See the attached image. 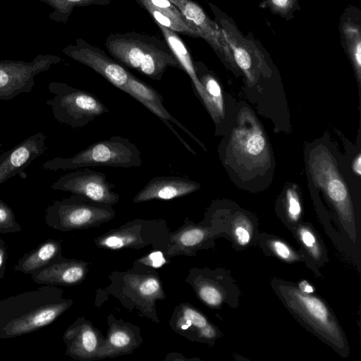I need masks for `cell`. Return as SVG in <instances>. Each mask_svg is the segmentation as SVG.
<instances>
[{
	"mask_svg": "<svg viewBox=\"0 0 361 361\" xmlns=\"http://www.w3.org/2000/svg\"><path fill=\"white\" fill-rule=\"evenodd\" d=\"M61 288L44 285L0 300V338H13L42 329L73 304Z\"/></svg>",
	"mask_w": 361,
	"mask_h": 361,
	"instance_id": "6da1fadb",
	"label": "cell"
},
{
	"mask_svg": "<svg viewBox=\"0 0 361 361\" xmlns=\"http://www.w3.org/2000/svg\"><path fill=\"white\" fill-rule=\"evenodd\" d=\"M105 46L116 61L160 81L168 67L181 66L165 41L137 32L111 33Z\"/></svg>",
	"mask_w": 361,
	"mask_h": 361,
	"instance_id": "7a4b0ae2",
	"label": "cell"
},
{
	"mask_svg": "<svg viewBox=\"0 0 361 361\" xmlns=\"http://www.w3.org/2000/svg\"><path fill=\"white\" fill-rule=\"evenodd\" d=\"M141 154L129 139L113 136L92 143L70 157H55L43 163L48 171L75 170L82 168L109 166L131 168L141 166Z\"/></svg>",
	"mask_w": 361,
	"mask_h": 361,
	"instance_id": "3957f363",
	"label": "cell"
},
{
	"mask_svg": "<svg viewBox=\"0 0 361 361\" xmlns=\"http://www.w3.org/2000/svg\"><path fill=\"white\" fill-rule=\"evenodd\" d=\"M209 4L214 16V21L220 27L235 62L248 85L255 86L262 80L269 79L273 72L272 63L259 41L251 33L244 35L231 17L216 6Z\"/></svg>",
	"mask_w": 361,
	"mask_h": 361,
	"instance_id": "277c9868",
	"label": "cell"
},
{
	"mask_svg": "<svg viewBox=\"0 0 361 361\" xmlns=\"http://www.w3.org/2000/svg\"><path fill=\"white\" fill-rule=\"evenodd\" d=\"M48 90L53 94L46 102L54 118L72 128H82L96 117L109 114V109L93 94L65 82H51Z\"/></svg>",
	"mask_w": 361,
	"mask_h": 361,
	"instance_id": "5b68a950",
	"label": "cell"
},
{
	"mask_svg": "<svg viewBox=\"0 0 361 361\" xmlns=\"http://www.w3.org/2000/svg\"><path fill=\"white\" fill-rule=\"evenodd\" d=\"M115 216L111 205L73 195L54 201L46 209V224L61 231H71L97 226Z\"/></svg>",
	"mask_w": 361,
	"mask_h": 361,
	"instance_id": "8992f818",
	"label": "cell"
},
{
	"mask_svg": "<svg viewBox=\"0 0 361 361\" xmlns=\"http://www.w3.org/2000/svg\"><path fill=\"white\" fill-rule=\"evenodd\" d=\"M309 167L314 183L325 193L340 217L346 223L352 222L350 193L331 154L324 147H317L310 155Z\"/></svg>",
	"mask_w": 361,
	"mask_h": 361,
	"instance_id": "52a82bcc",
	"label": "cell"
},
{
	"mask_svg": "<svg viewBox=\"0 0 361 361\" xmlns=\"http://www.w3.org/2000/svg\"><path fill=\"white\" fill-rule=\"evenodd\" d=\"M238 121L231 139L233 156L239 165L249 171L264 167L269 159L264 132L250 111H241Z\"/></svg>",
	"mask_w": 361,
	"mask_h": 361,
	"instance_id": "ba28073f",
	"label": "cell"
},
{
	"mask_svg": "<svg viewBox=\"0 0 361 361\" xmlns=\"http://www.w3.org/2000/svg\"><path fill=\"white\" fill-rule=\"evenodd\" d=\"M61 58L54 55H37L32 61H0V100H11L23 93H29L35 86V77L59 63Z\"/></svg>",
	"mask_w": 361,
	"mask_h": 361,
	"instance_id": "9c48e42d",
	"label": "cell"
},
{
	"mask_svg": "<svg viewBox=\"0 0 361 361\" xmlns=\"http://www.w3.org/2000/svg\"><path fill=\"white\" fill-rule=\"evenodd\" d=\"M51 188L110 205L119 200L118 194L113 191V185L107 180L106 176L89 168L75 169L66 173L51 185Z\"/></svg>",
	"mask_w": 361,
	"mask_h": 361,
	"instance_id": "30bf717a",
	"label": "cell"
},
{
	"mask_svg": "<svg viewBox=\"0 0 361 361\" xmlns=\"http://www.w3.org/2000/svg\"><path fill=\"white\" fill-rule=\"evenodd\" d=\"M63 53L90 68L118 89L126 83L129 72L102 49L78 38L75 44H69Z\"/></svg>",
	"mask_w": 361,
	"mask_h": 361,
	"instance_id": "8fae6325",
	"label": "cell"
},
{
	"mask_svg": "<svg viewBox=\"0 0 361 361\" xmlns=\"http://www.w3.org/2000/svg\"><path fill=\"white\" fill-rule=\"evenodd\" d=\"M288 306L325 336L338 343L341 341L338 329L326 305L317 298L307 295L295 287L282 290Z\"/></svg>",
	"mask_w": 361,
	"mask_h": 361,
	"instance_id": "7c38bea8",
	"label": "cell"
},
{
	"mask_svg": "<svg viewBox=\"0 0 361 361\" xmlns=\"http://www.w3.org/2000/svg\"><path fill=\"white\" fill-rule=\"evenodd\" d=\"M169 1L201 31L202 39L210 45L226 66L235 71L239 70L220 27L200 5L192 0Z\"/></svg>",
	"mask_w": 361,
	"mask_h": 361,
	"instance_id": "4fadbf2b",
	"label": "cell"
},
{
	"mask_svg": "<svg viewBox=\"0 0 361 361\" xmlns=\"http://www.w3.org/2000/svg\"><path fill=\"white\" fill-rule=\"evenodd\" d=\"M121 90L133 97L159 117L178 137L184 147L192 154L196 155V152L173 128L171 123H173L183 130L192 140L197 142V144L204 149V150L207 151L203 143L167 111L163 104L162 96L152 87L142 81L129 72L128 80Z\"/></svg>",
	"mask_w": 361,
	"mask_h": 361,
	"instance_id": "5bb4252c",
	"label": "cell"
},
{
	"mask_svg": "<svg viewBox=\"0 0 361 361\" xmlns=\"http://www.w3.org/2000/svg\"><path fill=\"white\" fill-rule=\"evenodd\" d=\"M46 149V136L38 132L0 154V185L23 173Z\"/></svg>",
	"mask_w": 361,
	"mask_h": 361,
	"instance_id": "9a60e30c",
	"label": "cell"
},
{
	"mask_svg": "<svg viewBox=\"0 0 361 361\" xmlns=\"http://www.w3.org/2000/svg\"><path fill=\"white\" fill-rule=\"evenodd\" d=\"M63 340L66 344V355L81 361L97 359V352L105 341L92 324L84 318H78L66 329Z\"/></svg>",
	"mask_w": 361,
	"mask_h": 361,
	"instance_id": "2e32d148",
	"label": "cell"
},
{
	"mask_svg": "<svg viewBox=\"0 0 361 361\" xmlns=\"http://www.w3.org/2000/svg\"><path fill=\"white\" fill-rule=\"evenodd\" d=\"M338 32L341 46L355 73L358 85L361 81V10L348 5L341 15Z\"/></svg>",
	"mask_w": 361,
	"mask_h": 361,
	"instance_id": "e0dca14e",
	"label": "cell"
},
{
	"mask_svg": "<svg viewBox=\"0 0 361 361\" xmlns=\"http://www.w3.org/2000/svg\"><path fill=\"white\" fill-rule=\"evenodd\" d=\"M200 188L192 180L180 176H163L152 178L134 197L140 203L154 200H169L191 194Z\"/></svg>",
	"mask_w": 361,
	"mask_h": 361,
	"instance_id": "ac0fdd59",
	"label": "cell"
},
{
	"mask_svg": "<svg viewBox=\"0 0 361 361\" xmlns=\"http://www.w3.org/2000/svg\"><path fill=\"white\" fill-rule=\"evenodd\" d=\"M87 271V262L62 257L30 276L37 284L71 286L82 282Z\"/></svg>",
	"mask_w": 361,
	"mask_h": 361,
	"instance_id": "d6986e66",
	"label": "cell"
},
{
	"mask_svg": "<svg viewBox=\"0 0 361 361\" xmlns=\"http://www.w3.org/2000/svg\"><path fill=\"white\" fill-rule=\"evenodd\" d=\"M131 327L123 322H111L106 338L97 352V359L129 354L136 348L140 338Z\"/></svg>",
	"mask_w": 361,
	"mask_h": 361,
	"instance_id": "ffe728a7",
	"label": "cell"
},
{
	"mask_svg": "<svg viewBox=\"0 0 361 361\" xmlns=\"http://www.w3.org/2000/svg\"><path fill=\"white\" fill-rule=\"evenodd\" d=\"M62 257L61 243L49 238L22 256L15 264L13 270L31 275Z\"/></svg>",
	"mask_w": 361,
	"mask_h": 361,
	"instance_id": "44dd1931",
	"label": "cell"
},
{
	"mask_svg": "<svg viewBox=\"0 0 361 361\" xmlns=\"http://www.w3.org/2000/svg\"><path fill=\"white\" fill-rule=\"evenodd\" d=\"M156 24L159 27L172 53L179 62L181 69L190 78L195 95L200 98L204 107L207 108L208 105L207 95L204 87L197 78L193 61L186 46L177 35L178 33L157 23Z\"/></svg>",
	"mask_w": 361,
	"mask_h": 361,
	"instance_id": "7402d4cb",
	"label": "cell"
},
{
	"mask_svg": "<svg viewBox=\"0 0 361 361\" xmlns=\"http://www.w3.org/2000/svg\"><path fill=\"white\" fill-rule=\"evenodd\" d=\"M128 293L139 305H154L156 300L165 298L159 280L152 275H128L125 277Z\"/></svg>",
	"mask_w": 361,
	"mask_h": 361,
	"instance_id": "603a6c76",
	"label": "cell"
},
{
	"mask_svg": "<svg viewBox=\"0 0 361 361\" xmlns=\"http://www.w3.org/2000/svg\"><path fill=\"white\" fill-rule=\"evenodd\" d=\"M197 78L204 87L208 99L206 109L216 124L224 117V99L221 87L213 74L201 62L193 61Z\"/></svg>",
	"mask_w": 361,
	"mask_h": 361,
	"instance_id": "cb8c5ba5",
	"label": "cell"
},
{
	"mask_svg": "<svg viewBox=\"0 0 361 361\" xmlns=\"http://www.w3.org/2000/svg\"><path fill=\"white\" fill-rule=\"evenodd\" d=\"M207 231L201 227L185 225L173 233L171 237L169 257L190 255L205 239Z\"/></svg>",
	"mask_w": 361,
	"mask_h": 361,
	"instance_id": "d4e9b609",
	"label": "cell"
},
{
	"mask_svg": "<svg viewBox=\"0 0 361 361\" xmlns=\"http://www.w3.org/2000/svg\"><path fill=\"white\" fill-rule=\"evenodd\" d=\"M132 227L111 231L96 240L97 245L102 248L118 250L126 247L137 248L144 242L137 231Z\"/></svg>",
	"mask_w": 361,
	"mask_h": 361,
	"instance_id": "484cf974",
	"label": "cell"
},
{
	"mask_svg": "<svg viewBox=\"0 0 361 361\" xmlns=\"http://www.w3.org/2000/svg\"><path fill=\"white\" fill-rule=\"evenodd\" d=\"M172 321V326L176 331L187 333L190 330L195 329L200 338L204 329L209 324L202 313L188 305H181L178 307Z\"/></svg>",
	"mask_w": 361,
	"mask_h": 361,
	"instance_id": "4316f807",
	"label": "cell"
},
{
	"mask_svg": "<svg viewBox=\"0 0 361 361\" xmlns=\"http://www.w3.org/2000/svg\"><path fill=\"white\" fill-rule=\"evenodd\" d=\"M259 7L267 8L286 20L293 19L295 13L300 10L299 0H262Z\"/></svg>",
	"mask_w": 361,
	"mask_h": 361,
	"instance_id": "83f0119b",
	"label": "cell"
},
{
	"mask_svg": "<svg viewBox=\"0 0 361 361\" xmlns=\"http://www.w3.org/2000/svg\"><path fill=\"white\" fill-rule=\"evenodd\" d=\"M13 209L0 199V233H13L21 231Z\"/></svg>",
	"mask_w": 361,
	"mask_h": 361,
	"instance_id": "f1b7e54d",
	"label": "cell"
},
{
	"mask_svg": "<svg viewBox=\"0 0 361 361\" xmlns=\"http://www.w3.org/2000/svg\"><path fill=\"white\" fill-rule=\"evenodd\" d=\"M197 293L202 301L210 306H217L222 300V295L219 289L209 283L197 286Z\"/></svg>",
	"mask_w": 361,
	"mask_h": 361,
	"instance_id": "f546056e",
	"label": "cell"
},
{
	"mask_svg": "<svg viewBox=\"0 0 361 361\" xmlns=\"http://www.w3.org/2000/svg\"><path fill=\"white\" fill-rule=\"evenodd\" d=\"M286 207L288 217L297 221L301 214V205L296 190L292 188L286 190Z\"/></svg>",
	"mask_w": 361,
	"mask_h": 361,
	"instance_id": "4dcf8cb0",
	"label": "cell"
},
{
	"mask_svg": "<svg viewBox=\"0 0 361 361\" xmlns=\"http://www.w3.org/2000/svg\"><path fill=\"white\" fill-rule=\"evenodd\" d=\"M298 233L300 238L305 247L315 258L318 257L319 255V250L314 234L311 231L306 228H300Z\"/></svg>",
	"mask_w": 361,
	"mask_h": 361,
	"instance_id": "1f68e13d",
	"label": "cell"
},
{
	"mask_svg": "<svg viewBox=\"0 0 361 361\" xmlns=\"http://www.w3.org/2000/svg\"><path fill=\"white\" fill-rule=\"evenodd\" d=\"M139 262L152 267L154 268H158L161 267L166 263V260L161 252H153L149 254L147 256L139 260Z\"/></svg>",
	"mask_w": 361,
	"mask_h": 361,
	"instance_id": "d6a6232c",
	"label": "cell"
},
{
	"mask_svg": "<svg viewBox=\"0 0 361 361\" xmlns=\"http://www.w3.org/2000/svg\"><path fill=\"white\" fill-rule=\"evenodd\" d=\"M271 247L280 258L285 260H292L293 259V252L284 243L274 240L271 242Z\"/></svg>",
	"mask_w": 361,
	"mask_h": 361,
	"instance_id": "836d02e7",
	"label": "cell"
},
{
	"mask_svg": "<svg viewBox=\"0 0 361 361\" xmlns=\"http://www.w3.org/2000/svg\"><path fill=\"white\" fill-rule=\"evenodd\" d=\"M8 259V249L6 242L0 238V279L5 278L6 262Z\"/></svg>",
	"mask_w": 361,
	"mask_h": 361,
	"instance_id": "e575fe53",
	"label": "cell"
},
{
	"mask_svg": "<svg viewBox=\"0 0 361 361\" xmlns=\"http://www.w3.org/2000/svg\"><path fill=\"white\" fill-rule=\"evenodd\" d=\"M235 235L238 243L241 245H245L250 242V234L249 231L241 225L235 227Z\"/></svg>",
	"mask_w": 361,
	"mask_h": 361,
	"instance_id": "d590c367",
	"label": "cell"
},
{
	"mask_svg": "<svg viewBox=\"0 0 361 361\" xmlns=\"http://www.w3.org/2000/svg\"><path fill=\"white\" fill-rule=\"evenodd\" d=\"M353 170L358 176L361 174V155L358 154L353 162Z\"/></svg>",
	"mask_w": 361,
	"mask_h": 361,
	"instance_id": "8d00e7d4",
	"label": "cell"
},
{
	"mask_svg": "<svg viewBox=\"0 0 361 361\" xmlns=\"http://www.w3.org/2000/svg\"><path fill=\"white\" fill-rule=\"evenodd\" d=\"M299 289L300 291L307 294L312 293L314 291L313 288L307 281L300 282L299 284Z\"/></svg>",
	"mask_w": 361,
	"mask_h": 361,
	"instance_id": "74e56055",
	"label": "cell"
}]
</instances>
